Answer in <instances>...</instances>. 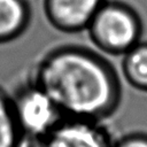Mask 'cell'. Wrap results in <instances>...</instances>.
Masks as SVG:
<instances>
[{
	"instance_id": "obj_1",
	"label": "cell",
	"mask_w": 147,
	"mask_h": 147,
	"mask_svg": "<svg viewBox=\"0 0 147 147\" xmlns=\"http://www.w3.org/2000/svg\"><path fill=\"white\" fill-rule=\"evenodd\" d=\"M63 116L105 121L119 108L123 90L113 63L87 46L64 44L41 56L31 75Z\"/></svg>"
},
{
	"instance_id": "obj_2",
	"label": "cell",
	"mask_w": 147,
	"mask_h": 147,
	"mask_svg": "<svg viewBox=\"0 0 147 147\" xmlns=\"http://www.w3.org/2000/svg\"><path fill=\"white\" fill-rule=\"evenodd\" d=\"M86 32L103 54L123 56L142 39L144 22L138 10L122 0H106Z\"/></svg>"
},
{
	"instance_id": "obj_3",
	"label": "cell",
	"mask_w": 147,
	"mask_h": 147,
	"mask_svg": "<svg viewBox=\"0 0 147 147\" xmlns=\"http://www.w3.org/2000/svg\"><path fill=\"white\" fill-rule=\"evenodd\" d=\"M10 98L23 142L40 140L63 117L49 95L31 78L20 85Z\"/></svg>"
},
{
	"instance_id": "obj_4",
	"label": "cell",
	"mask_w": 147,
	"mask_h": 147,
	"mask_svg": "<svg viewBox=\"0 0 147 147\" xmlns=\"http://www.w3.org/2000/svg\"><path fill=\"white\" fill-rule=\"evenodd\" d=\"M114 140L102 121L63 116L44 138L22 147H113Z\"/></svg>"
},
{
	"instance_id": "obj_5",
	"label": "cell",
	"mask_w": 147,
	"mask_h": 147,
	"mask_svg": "<svg viewBox=\"0 0 147 147\" xmlns=\"http://www.w3.org/2000/svg\"><path fill=\"white\" fill-rule=\"evenodd\" d=\"M106 0H42L49 25L63 33L86 31L90 22Z\"/></svg>"
},
{
	"instance_id": "obj_6",
	"label": "cell",
	"mask_w": 147,
	"mask_h": 147,
	"mask_svg": "<svg viewBox=\"0 0 147 147\" xmlns=\"http://www.w3.org/2000/svg\"><path fill=\"white\" fill-rule=\"evenodd\" d=\"M31 20L32 10L28 0H0V45L23 36Z\"/></svg>"
},
{
	"instance_id": "obj_7",
	"label": "cell",
	"mask_w": 147,
	"mask_h": 147,
	"mask_svg": "<svg viewBox=\"0 0 147 147\" xmlns=\"http://www.w3.org/2000/svg\"><path fill=\"white\" fill-rule=\"evenodd\" d=\"M121 68L131 87L147 93V41L141 40L127 51L123 55Z\"/></svg>"
},
{
	"instance_id": "obj_8",
	"label": "cell",
	"mask_w": 147,
	"mask_h": 147,
	"mask_svg": "<svg viewBox=\"0 0 147 147\" xmlns=\"http://www.w3.org/2000/svg\"><path fill=\"white\" fill-rule=\"evenodd\" d=\"M23 136L17 124L11 98L0 86V147H22Z\"/></svg>"
},
{
	"instance_id": "obj_9",
	"label": "cell",
	"mask_w": 147,
	"mask_h": 147,
	"mask_svg": "<svg viewBox=\"0 0 147 147\" xmlns=\"http://www.w3.org/2000/svg\"><path fill=\"white\" fill-rule=\"evenodd\" d=\"M113 147H147V133L132 132L114 140Z\"/></svg>"
}]
</instances>
